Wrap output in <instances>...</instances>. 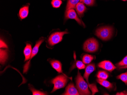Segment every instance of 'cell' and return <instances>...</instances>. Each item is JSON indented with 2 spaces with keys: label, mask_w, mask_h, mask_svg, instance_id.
Masks as SVG:
<instances>
[{
  "label": "cell",
  "mask_w": 127,
  "mask_h": 95,
  "mask_svg": "<svg viewBox=\"0 0 127 95\" xmlns=\"http://www.w3.org/2000/svg\"><path fill=\"white\" fill-rule=\"evenodd\" d=\"M109 76L107 72L105 71H100L97 74V77L98 78L103 79V80H107Z\"/></svg>",
  "instance_id": "cell-19"
},
{
  "label": "cell",
  "mask_w": 127,
  "mask_h": 95,
  "mask_svg": "<svg viewBox=\"0 0 127 95\" xmlns=\"http://www.w3.org/2000/svg\"><path fill=\"white\" fill-rule=\"evenodd\" d=\"M95 59V57L89 54H85L82 57V61L85 64H89L93 59Z\"/></svg>",
  "instance_id": "cell-17"
},
{
  "label": "cell",
  "mask_w": 127,
  "mask_h": 95,
  "mask_svg": "<svg viewBox=\"0 0 127 95\" xmlns=\"http://www.w3.org/2000/svg\"><path fill=\"white\" fill-rule=\"evenodd\" d=\"M68 33L67 31L54 33L50 36L48 38V44L50 46H52L60 43L63 40V37L64 35Z\"/></svg>",
  "instance_id": "cell-6"
},
{
  "label": "cell",
  "mask_w": 127,
  "mask_h": 95,
  "mask_svg": "<svg viewBox=\"0 0 127 95\" xmlns=\"http://www.w3.org/2000/svg\"><path fill=\"white\" fill-rule=\"evenodd\" d=\"M32 48L31 45L29 43L26 44V46L24 50V54L25 56V61L30 59L32 52Z\"/></svg>",
  "instance_id": "cell-12"
},
{
  "label": "cell",
  "mask_w": 127,
  "mask_h": 95,
  "mask_svg": "<svg viewBox=\"0 0 127 95\" xmlns=\"http://www.w3.org/2000/svg\"><path fill=\"white\" fill-rule=\"evenodd\" d=\"M126 95H127V94H126Z\"/></svg>",
  "instance_id": "cell-27"
},
{
  "label": "cell",
  "mask_w": 127,
  "mask_h": 95,
  "mask_svg": "<svg viewBox=\"0 0 127 95\" xmlns=\"http://www.w3.org/2000/svg\"><path fill=\"white\" fill-rule=\"evenodd\" d=\"M99 44L97 40L92 38L86 40L83 45V49L86 52L94 53L99 49Z\"/></svg>",
  "instance_id": "cell-5"
},
{
  "label": "cell",
  "mask_w": 127,
  "mask_h": 95,
  "mask_svg": "<svg viewBox=\"0 0 127 95\" xmlns=\"http://www.w3.org/2000/svg\"><path fill=\"white\" fill-rule=\"evenodd\" d=\"M68 81V77L65 75H60L57 76L51 80V83L54 85V87L51 93L63 88L66 86Z\"/></svg>",
  "instance_id": "cell-4"
},
{
  "label": "cell",
  "mask_w": 127,
  "mask_h": 95,
  "mask_svg": "<svg viewBox=\"0 0 127 95\" xmlns=\"http://www.w3.org/2000/svg\"><path fill=\"white\" fill-rule=\"evenodd\" d=\"M95 0H81L80 2H82L88 6H93L95 4Z\"/></svg>",
  "instance_id": "cell-24"
},
{
  "label": "cell",
  "mask_w": 127,
  "mask_h": 95,
  "mask_svg": "<svg viewBox=\"0 0 127 95\" xmlns=\"http://www.w3.org/2000/svg\"><path fill=\"white\" fill-rule=\"evenodd\" d=\"M76 87L80 95H91V93L89 89V86L85 81L79 71L76 78Z\"/></svg>",
  "instance_id": "cell-1"
},
{
  "label": "cell",
  "mask_w": 127,
  "mask_h": 95,
  "mask_svg": "<svg viewBox=\"0 0 127 95\" xmlns=\"http://www.w3.org/2000/svg\"><path fill=\"white\" fill-rule=\"evenodd\" d=\"M117 78L118 79L121 80L127 85V71L118 76Z\"/></svg>",
  "instance_id": "cell-21"
},
{
  "label": "cell",
  "mask_w": 127,
  "mask_h": 95,
  "mask_svg": "<svg viewBox=\"0 0 127 95\" xmlns=\"http://www.w3.org/2000/svg\"><path fill=\"white\" fill-rule=\"evenodd\" d=\"M116 65L117 67L120 68H123V67L127 66V55Z\"/></svg>",
  "instance_id": "cell-22"
},
{
  "label": "cell",
  "mask_w": 127,
  "mask_h": 95,
  "mask_svg": "<svg viewBox=\"0 0 127 95\" xmlns=\"http://www.w3.org/2000/svg\"><path fill=\"white\" fill-rule=\"evenodd\" d=\"M75 8L78 14L81 17L83 16L84 13L86 10V7L82 2L78 3L76 5Z\"/></svg>",
  "instance_id": "cell-13"
},
{
  "label": "cell",
  "mask_w": 127,
  "mask_h": 95,
  "mask_svg": "<svg viewBox=\"0 0 127 95\" xmlns=\"http://www.w3.org/2000/svg\"><path fill=\"white\" fill-rule=\"evenodd\" d=\"M123 0V1H127V0Z\"/></svg>",
  "instance_id": "cell-26"
},
{
  "label": "cell",
  "mask_w": 127,
  "mask_h": 95,
  "mask_svg": "<svg viewBox=\"0 0 127 95\" xmlns=\"http://www.w3.org/2000/svg\"><path fill=\"white\" fill-rule=\"evenodd\" d=\"M85 68V65L83 61L78 60L73 65L72 67V70L75 68H77L78 69H83Z\"/></svg>",
  "instance_id": "cell-18"
},
{
  "label": "cell",
  "mask_w": 127,
  "mask_h": 95,
  "mask_svg": "<svg viewBox=\"0 0 127 95\" xmlns=\"http://www.w3.org/2000/svg\"><path fill=\"white\" fill-rule=\"evenodd\" d=\"M95 64L92 63L88 64L85 68V71L84 74V78L86 80L88 84L89 88L92 91V95H94L96 93L98 92V90L97 88L96 85L95 84H90L89 82V77L92 72L95 70Z\"/></svg>",
  "instance_id": "cell-3"
},
{
  "label": "cell",
  "mask_w": 127,
  "mask_h": 95,
  "mask_svg": "<svg viewBox=\"0 0 127 95\" xmlns=\"http://www.w3.org/2000/svg\"><path fill=\"white\" fill-rule=\"evenodd\" d=\"M52 5L55 8H58L62 3L61 0H52L51 2Z\"/></svg>",
  "instance_id": "cell-23"
},
{
  "label": "cell",
  "mask_w": 127,
  "mask_h": 95,
  "mask_svg": "<svg viewBox=\"0 0 127 95\" xmlns=\"http://www.w3.org/2000/svg\"><path fill=\"white\" fill-rule=\"evenodd\" d=\"M62 95H79V92L77 88L75 87L73 83H70L68 84L65 89V91Z\"/></svg>",
  "instance_id": "cell-10"
},
{
  "label": "cell",
  "mask_w": 127,
  "mask_h": 95,
  "mask_svg": "<svg viewBox=\"0 0 127 95\" xmlns=\"http://www.w3.org/2000/svg\"><path fill=\"white\" fill-rule=\"evenodd\" d=\"M44 41V39H42L36 42L35 46H34L32 50V54H31V56L30 60L28 62H27L24 66V68H23V73H26L28 72V70L30 68L31 60L37 54L38 52L40 46L41 45V44Z\"/></svg>",
  "instance_id": "cell-7"
},
{
  "label": "cell",
  "mask_w": 127,
  "mask_h": 95,
  "mask_svg": "<svg viewBox=\"0 0 127 95\" xmlns=\"http://www.w3.org/2000/svg\"><path fill=\"white\" fill-rule=\"evenodd\" d=\"M29 6H25L20 9L19 15L21 19H24L27 17L29 14Z\"/></svg>",
  "instance_id": "cell-16"
},
{
  "label": "cell",
  "mask_w": 127,
  "mask_h": 95,
  "mask_svg": "<svg viewBox=\"0 0 127 95\" xmlns=\"http://www.w3.org/2000/svg\"><path fill=\"white\" fill-rule=\"evenodd\" d=\"M98 66L110 72H112L117 68V67L111 61L107 60L102 61L98 64Z\"/></svg>",
  "instance_id": "cell-9"
},
{
  "label": "cell",
  "mask_w": 127,
  "mask_h": 95,
  "mask_svg": "<svg viewBox=\"0 0 127 95\" xmlns=\"http://www.w3.org/2000/svg\"><path fill=\"white\" fill-rule=\"evenodd\" d=\"M0 47H5V48L7 47V45L3 41H2L1 39L0 40Z\"/></svg>",
  "instance_id": "cell-25"
},
{
  "label": "cell",
  "mask_w": 127,
  "mask_h": 95,
  "mask_svg": "<svg viewBox=\"0 0 127 95\" xmlns=\"http://www.w3.org/2000/svg\"><path fill=\"white\" fill-rule=\"evenodd\" d=\"M113 28L109 26L99 28L96 30L95 35L103 41L109 40L112 37L113 33Z\"/></svg>",
  "instance_id": "cell-2"
},
{
  "label": "cell",
  "mask_w": 127,
  "mask_h": 95,
  "mask_svg": "<svg viewBox=\"0 0 127 95\" xmlns=\"http://www.w3.org/2000/svg\"><path fill=\"white\" fill-rule=\"evenodd\" d=\"M81 0H68L66 7V11L70 9L75 8L77 4Z\"/></svg>",
  "instance_id": "cell-15"
},
{
  "label": "cell",
  "mask_w": 127,
  "mask_h": 95,
  "mask_svg": "<svg viewBox=\"0 0 127 95\" xmlns=\"http://www.w3.org/2000/svg\"><path fill=\"white\" fill-rule=\"evenodd\" d=\"M29 88L31 91H32V93L33 95H47V93L45 92H42L40 91L37 90L33 87L31 85H29Z\"/></svg>",
  "instance_id": "cell-20"
},
{
  "label": "cell",
  "mask_w": 127,
  "mask_h": 95,
  "mask_svg": "<svg viewBox=\"0 0 127 95\" xmlns=\"http://www.w3.org/2000/svg\"><path fill=\"white\" fill-rule=\"evenodd\" d=\"M65 19H73L75 20L80 25H83L85 26V25L82 20L78 18L76 12L73 9H70L65 11Z\"/></svg>",
  "instance_id": "cell-8"
},
{
  "label": "cell",
  "mask_w": 127,
  "mask_h": 95,
  "mask_svg": "<svg viewBox=\"0 0 127 95\" xmlns=\"http://www.w3.org/2000/svg\"><path fill=\"white\" fill-rule=\"evenodd\" d=\"M51 65L53 68L56 70L59 73H63L62 64L59 61L55 60H51L50 61Z\"/></svg>",
  "instance_id": "cell-11"
},
{
  "label": "cell",
  "mask_w": 127,
  "mask_h": 95,
  "mask_svg": "<svg viewBox=\"0 0 127 95\" xmlns=\"http://www.w3.org/2000/svg\"><path fill=\"white\" fill-rule=\"evenodd\" d=\"M96 81L101 85L104 87L108 90L112 89L113 88L112 84L109 81L106 80H103V79L97 78Z\"/></svg>",
  "instance_id": "cell-14"
}]
</instances>
